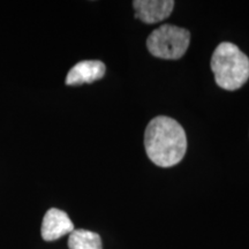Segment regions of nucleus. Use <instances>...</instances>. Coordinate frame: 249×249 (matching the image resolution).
<instances>
[{"instance_id": "obj_1", "label": "nucleus", "mask_w": 249, "mask_h": 249, "mask_svg": "<svg viewBox=\"0 0 249 249\" xmlns=\"http://www.w3.org/2000/svg\"><path fill=\"white\" fill-rule=\"evenodd\" d=\"M144 147L149 160L157 166H174L185 157L187 150L185 129L172 118L156 117L145 129Z\"/></svg>"}, {"instance_id": "obj_2", "label": "nucleus", "mask_w": 249, "mask_h": 249, "mask_svg": "<svg viewBox=\"0 0 249 249\" xmlns=\"http://www.w3.org/2000/svg\"><path fill=\"white\" fill-rule=\"evenodd\" d=\"M211 70L220 88L236 90L249 79V59L232 43H220L211 57Z\"/></svg>"}, {"instance_id": "obj_3", "label": "nucleus", "mask_w": 249, "mask_h": 249, "mask_svg": "<svg viewBox=\"0 0 249 249\" xmlns=\"http://www.w3.org/2000/svg\"><path fill=\"white\" fill-rule=\"evenodd\" d=\"M191 42V34L183 28L163 24L155 29L147 39L149 52L166 60H178L186 53Z\"/></svg>"}, {"instance_id": "obj_4", "label": "nucleus", "mask_w": 249, "mask_h": 249, "mask_svg": "<svg viewBox=\"0 0 249 249\" xmlns=\"http://www.w3.org/2000/svg\"><path fill=\"white\" fill-rule=\"evenodd\" d=\"M135 18L142 22L152 24L166 20L172 13L174 1L172 0H135L133 1Z\"/></svg>"}, {"instance_id": "obj_5", "label": "nucleus", "mask_w": 249, "mask_h": 249, "mask_svg": "<svg viewBox=\"0 0 249 249\" xmlns=\"http://www.w3.org/2000/svg\"><path fill=\"white\" fill-rule=\"evenodd\" d=\"M42 238L45 241H54L74 231V224L65 211L55 208L45 213L42 223Z\"/></svg>"}, {"instance_id": "obj_6", "label": "nucleus", "mask_w": 249, "mask_h": 249, "mask_svg": "<svg viewBox=\"0 0 249 249\" xmlns=\"http://www.w3.org/2000/svg\"><path fill=\"white\" fill-rule=\"evenodd\" d=\"M104 62L99 60H85L76 64L66 76V85L80 86L101 80L105 75Z\"/></svg>"}, {"instance_id": "obj_7", "label": "nucleus", "mask_w": 249, "mask_h": 249, "mask_svg": "<svg viewBox=\"0 0 249 249\" xmlns=\"http://www.w3.org/2000/svg\"><path fill=\"white\" fill-rule=\"evenodd\" d=\"M70 249H103L101 236L88 230H74L68 239Z\"/></svg>"}]
</instances>
